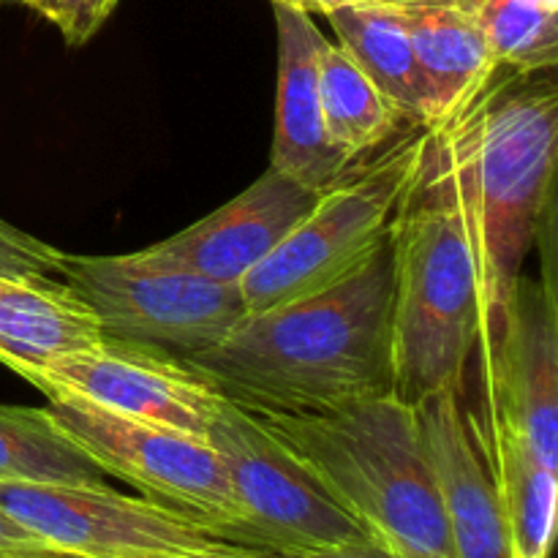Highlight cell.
I'll list each match as a JSON object with an SVG mask.
<instances>
[{"mask_svg": "<svg viewBox=\"0 0 558 558\" xmlns=\"http://www.w3.org/2000/svg\"><path fill=\"white\" fill-rule=\"evenodd\" d=\"M183 360L256 414H325L392 392L390 238L332 287L254 311Z\"/></svg>", "mask_w": 558, "mask_h": 558, "instance_id": "1", "label": "cell"}, {"mask_svg": "<svg viewBox=\"0 0 558 558\" xmlns=\"http://www.w3.org/2000/svg\"><path fill=\"white\" fill-rule=\"evenodd\" d=\"M439 136L477 262V349H488L499 338L512 287L554 205L558 153L554 71H496L458 118L439 125Z\"/></svg>", "mask_w": 558, "mask_h": 558, "instance_id": "2", "label": "cell"}, {"mask_svg": "<svg viewBox=\"0 0 558 558\" xmlns=\"http://www.w3.org/2000/svg\"><path fill=\"white\" fill-rule=\"evenodd\" d=\"M392 392L407 403L466 392L480 341L477 262L466 238L439 129L390 229Z\"/></svg>", "mask_w": 558, "mask_h": 558, "instance_id": "3", "label": "cell"}, {"mask_svg": "<svg viewBox=\"0 0 558 558\" xmlns=\"http://www.w3.org/2000/svg\"><path fill=\"white\" fill-rule=\"evenodd\" d=\"M259 417L308 463L374 543L398 558H452L412 403L385 392L336 412Z\"/></svg>", "mask_w": 558, "mask_h": 558, "instance_id": "4", "label": "cell"}, {"mask_svg": "<svg viewBox=\"0 0 558 558\" xmlns=\"http://www.w3.org/2000/svg\"><path fill=\"white\" fill-rule=\"evenodd\" d=\"M425 142L428 129H407L322 191L283 243L240 281L248 314L332 287L381 248L417 178Z\"/></svg>", "mask_w": 558, "mask_h": 558, "instance_id": "5", "label": "cell"}, {"mask_svg": "<svg viewBox=\"0 0 558 558\" xmlns=\"http://www.w3.org/2000/svg\"><path fill=\"white\" fill-rule=\"evenodd\" d=\"M54 272L85 300L104 336L178 357L213 349L248 316L240 283L213 281L147 251L123 256L60 251Z\"/></svg>", "mask_w": 558, "mask_h": 558, "instance_id": "6", "label": "cell"}, {"mask_svg": "<svg viewBox=\"0 0 558 558\" xmlns=\"http://www.w3.org/2000/svg\"><path fill=\"white\" fill-rule=\"evenodd\" d=\"M238 505L234 543L265 554L330 548L368 539L308 463L259 414L227 398L207 430Z\"/></svg>", "mask_w": 558, "mask_h": 558, "instance_id": "7", "label": "cell"}, {"mask_svg": "<svg viewBox=\"0 0 558 558\" xmlns=\"http://www.w3.org/2000/svg\"><path fill=\"white\" fill-rule=\"evenodd\" d=\"M0 512L49 548L85 558L191 554L229 543L202 518L109 485L0 480Z\"/></svg>", "mask_w": 558, "mask_h": 558, "instance_id": "8", "label": "cell"}, {"mask_svg": "<svg viewBox=\"0 0 558 558\" xmlns=\"http://www.w3.org/2000/svg\"><path fill=\"white\" fill-rule=\"evenodd\" d=\"M47 409L104 472L134 485L145 499L202 518L234 543L238 505L210 441L118 417L76 398L54 396Z\"/></svg>", "mask_w": 558, "mask_h": 558, "instance_id": "9", "label": "cell"}, {"mask_svg": "<svg viewBox=\"0 0 558 558\" xmlns=\"http://www.w3.org/2000/svg\"><path fill=\"white\" fill-rule=\"evenodd\" d=\"M22 379L47 398H76L118 417L183 430L199 439H207L218 409L227 401L205 374L178 354L109 336Z\"/></svg>", "mask_w": 558, "mask_h": 558, "instance_id": "10", "label": "cell"}, {"mask_svg": "<svg viewBox=\"0 0 558 558\" xmlns=\"http://www.w3.org/2000/svg\"><path fill=\"white\" fill-rule=\"evenodd\" d=\"M480 409L499 417L545 466L558 469V314L550 278L521 272L505 325L477 349Z\"/></svg>", "mask_w": 558, "mask_h": 558, "instance_id": "11", "label": "cell"}, {"mask_svg": "<svg viewBox=\"0 0 558 558\" xmlns=\"http://www.w3.org/2000/svg\"><path fill=\"white\" fill-rule=\"evenodd\" d=\"M316 199V191L270 167L227 205L145 251L213 281L240 283L283 243Z\"/></svg>", "mask_w": 558, "mask_h": 558, "instance_id": "12", "label": "cell"}, {"mask_svg": "<svg viewBox=\"0 0 558 558\" xmlns=\"http://www.w3.org/2000/svg\"><path fill=\"white\" fill-rule=\"evenodd\" d=\"M463 396L466 392L436 390L414 403L452 558H510L499 488Z\"/></svg>", "mask_w": 558, "mask_h": 558, "instance_id": "13", "label": "cell"}, {"mask_svg": "<svg viewBox=\"0 0 558 558\" xmlns=\"http://www.w3.org/2000/svg\"><path fill=\"white\" fill-rule=\"evenodd\" d=\"M278 36V98L270 167L294 183L322 194L343 172L347 161L327 136L319 96L322 31L314 16L272 5Z\"/></svg>", "mask_w": 558, "mask_h": 558, "instance_id": "14", "label": "cell"}, {"mask_svg": "<svg viewBox=\"0 0 558 558\" xmlns=\"http://www.w3.org/2000/svg\"><path fill=\"white\" fill-rule=\"evenodd\" d=\"M412 38L430 93V129L450 123L496 76L474 0H381Z\"/></svg>", "mask_w": 558, "mask_h": 558, "instance_id": "15", "label": "cell"}, {"mask_svg": "<svg viewBox=\"0 0 558 558\" xmlns=\"http://www.w3.org/2000/svg\"><path fill=\"white\" fill-rule=\"evenodd\" d=\"M101 338L93 311L65 281L0 272V365L25 376Z\"/></svg>", "mask_w": 558, "mask_h": 558, "instance_id": "16", "label": "cell"}, {"mask_svg": "<svg viewBox=\"0 0 558 558\" xmlns=\"http://www.w3.org/2000/svg\"><path fill=\"white\" fill-rule=\"evenodd\" d=\"M469 414L499 488L510 558H548L556 532L558 469L545 466L490 412L472 407Z\"/></svg>", "mask_w": 558, "mask_h": 558, "instance_id": "17", "label": "cell"}, {"mask_svg": "<svg viewBox=\"0 0 558 558\" xmlns=\"http://www.w3.org/2000/svg\"><path fill=\"white\" fill-rule=\"evenodd\" d=\"M336 44L365 71L409 125L430 129V93L403 22L381 0H349L327 14Z\"/></svg>", "mask_w": 558, "mask_h": 558, "instance_id": "18", "label": "cell"}, {"mask_svg": "<svg viewBox=\"0 0 558 558\" xmlns=\"http://www.w3.org/2000/svg\"><path fill=\"white\" fill-rule=\"evenodd\" d=\"M316 71L327 136L347 167L379 153L407 129H417L381 96L379 87L349 58L341 44L322 38Z\"/></svg>", "mask_w": 558, "mask_h": 558, "instance_id": "19", "label": "cell"}, {"mask_svg": "<svg viewBox=\"0 0 558 558\" xmlns=\"http://www.w3.org/2000/svg\"><path fill=\"white\" fill-rule=\"evenodd\" d=\"M0 480L107 485V472L60 428L49 409L0 403Z\"/></svg>", "mask_w": 558, "mask_h": 558, "instance_id": "20", "label": "cell"}, {"mask_svg": "<svg viewBox=\"0 0 558 558\" xmlns=\"http://www.w3.org/2000/svg\"><path fill=\"white\" fill-rule=\"evenodd\" d=\"M496 69L556 71L558 0H474Z\"/></svg>", "mask_w": 558, "mask_h": 558, "instance_id": "21", "label": "cell"}, {"mask_svg": "<svg viewBox=\"0 0 558 558\" xmlns=\"http://www.w3.org/2000/svg\"><path fill=\"white\" fill-rule=\"evenodd\" d=\"M58 248L0 218V272L5 276H52L58 270Z\"/></svg>", "mask_w": 558, "mask_h": 558, "instance_id": "22", "label": "cell"}, {"mask_svg": "<svg viewBox=\"0 0 558 558\" xmlns=\"http://www.w3.org/2000/svg\"><path fill=\"white\" fill-rule=\"evenodd\" d=\"M278 558H398L387 548H381L374 539H357V543L347 545H330V548H314V550H294V554H281Z\"/></svg>", "mask_w": 558, "mask_h": 558, "instance_id": "23", "label": "cell"}, {"mask_svg": "<svg viewBox=\"0 0 558 558\" xmlns=\"http://www.w3.org/2000/svg\"><path fill=\"white\" fill-rule=\"evenodd\" d=\"M49 545L41 543L36 534H31L27 529H22L20 523L11 521L9 515L0 512V554L5 550H47Z\"/></svg>", "mask_w": 558, "mask_h": 558, "instance_id": "24", "label": "cell"}, {"mask_svg": "<svg viewBox=\"0 0 558 558\" xmlns=\"http://www.w3.org/2000/svg\"><path fill=\"white\" fill-rule=\"evenodd\" d=\"M136 558H278L276 554H265V550L245 548V545H218L210 550H191V554H153V556H136Z\"/></svg>", "mask_w": 558, "mask_h": 558, "instance_id": "25", "label": "cell"}, {"mask_svg": "<svg viewBox=\"0 0 558 558\" xmlns=\"http://www.w3.org/2000/svg\"><path fill=\"white\" fill-rule=\"evenodd\" d=\"M272 5H283V9H292V11H303V14L308 16H327L332 9H338V5L349 3V0H270Z\"/></svg>", "mask_w": 558, "mask_h": 558, "instance_id": "26", "label": "cell"}, {"mask_svg": "<svg viewBox=\"0 0 558 558\" xmlns=\"http://www.w3.org/2000/svg\"><path fill=\"white\" fill-rule=\"evenodd\" d=\"M0 558H85V556L47 548V550H5V554H0Z\"/></svg>", "mask_w": 558, "mask_h": 558, "instance_id": "27", "label": "cell"}, {"mask_svg": "<svg viewBox=\"0 0 558 558\" xmlns=\"http://www.w3.org/2000/svg\"><path fill=\"white\" fill-rule=\"evenodd\" d=\"M5 3H20V5H25L27 0H5Z\"/></svg>", "mask_w": 558, "mask_h": 558, "instance_id": "28", "label": "cell"}]
</instances>
